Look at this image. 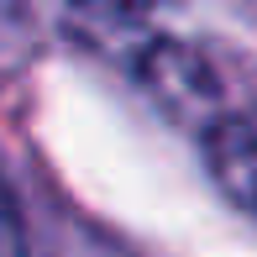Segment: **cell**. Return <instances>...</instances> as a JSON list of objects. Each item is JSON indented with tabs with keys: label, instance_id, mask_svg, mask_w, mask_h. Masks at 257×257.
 <instances>
[{
	"label": "cell",
	"instance_id": "1",
	"mask_svg": "<svg viewBox=\"0 0 257 257\" xmlns=\"http://www.w3.org/2000/svg\"><path fill=\"white\" fill-rule=\"evenodd\" d=\"M210 168H215L220 189L241 210L257 215V100L231 110L226 121H215V132H210Z\"/></svg>",
	"mask_w": 257,
	"mask_h": 257
}]
</instances>
